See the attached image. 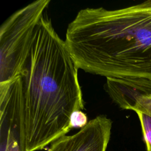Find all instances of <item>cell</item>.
I'll use <instances>...</instances> for the list:
<instances>
[{
	"label": "cell",
	"instance_id": "obj_4",
	"mask_svg": "<svg viewBox=\"0 0 151 151\" xmlns=\"http://www.w3.org/2000/svg\"><path fill=\"white\" fill-rule=\"evenodd\" d=\"M112 127V121L100 114L88 121L76 133L67 136L66 151H106Z\"/></svg>",
	"mask_w": 151,
	"mask_h": 151
},
{
	"label": "cell",
	"instance_id": "obj_6",
	"mask_svg": "<svg viewBox=\"0 0 151 151\" xmlns=\"http://www.w3.org/2000/svg\"><path fill=\"white\" fill-rule=\"evenodd\" d=\"M1 151H21L17 133L9 127L0 126Z\"/></svg>",
	"mask_w": 151,
	"mask_h": 151
},
{
	"label": "cell",
	"instance_id": "obj_1",
	"mask_svg": "<svg viewBox=\"0 0 151 151\" xmlns=\"http://www.w3.org/2000/svg\"><path fill=\"white\" fill-rule=\"evenodd\" d=\"M78 70L46 11L21 75V151L42 150L71 130L72 113L84 108Z\"/></svg>",
	"mask_w": 151,
	"mask_h": 151
},
{
	"label": "cell",
	"instance_id": "obj_2",
	"mask_svg": "<svg viewBox=\"0 0 151 151\" xmlns=\"http://www.w3.org/2000/svg\"><path fill=\"white\" fill-rule=\"evenodd\" d=\"M65 42L78 69L106 78L151 79V0L81 9Z\"/></svg>",
	"mask_w": 151,
	"mask_h": 151
},
{
	"label": "cell",
	"instance_id": "obj_5",
	"mask_svg": "<svg viewBox=\"0 0 151 151\" xmlns=\"http://www.w3.org/2000/svg\"><path fill=\"white\" fill-rule=\"evenodd\" d=\"M106 90L120 108L132 110L140 97L151 94V79L106 78Z\"/></svg>",
	"mask_w": 151,
	"mask_h": 151
},
{
	"label": "cell",
	"instance_id": "obj_7",
	"mask_svg": "<svg viewBox=\"0 0 151 151\" xmlns=\"http://www.w3.org/2000/svg\"><path fill=\"white\" fill-rule=\"evenodd\" d=\"M139 119L147 151H151V116L140 111L136 112Z\"/></svg>",
	"mask_w": 151,
	"mask_h": 151
},
{
	"label": "cell",
	"instance_id": "obj_8",
	"mask_svg": "<svg viewBox=\"0 0 151 151\" xmlns=\"http://www.w3.org/2000/svg\"><path fill=\"white\" fill-rule=\"evenodd\" d=\"M87 114L82 110H76L73 111L70 118L69 127L71 129L83 128L88 123Z\"/></svg>",
	"mask_w": 151,
	"mask_h": 151
},
{
	"label": "cell",
	"instance_id": "obj_9",
	"mask_svg": "<svg viewBox=\"0 0 151 151\" xmlns=\"http://www.w3.org/2000/svg\"><path fill=\"white\" fill-rule=\"evenodd\" d=\"M131 110L135 112H143L151 116V94L139 99Z\"/></svg>",
	"mask_w": 151,
	"mask_h": 151
},
{
	"label": "cell",
	"instance_id": "obj_3",
	"mask_svg": "<svg viewBox=\"0 0 151 151\" xmlns=\"http://www.w3.org/2000/svg\"><path fill=\"white\" fill-rule=\"evenodd\" d=\"M50 2V0L35 1L15 11L1 25L0 83L22 74L38 25Z\"/></svg>",
	"mask_w": 151,
	"mask_h": 151
}]
</instances>
